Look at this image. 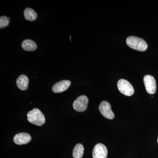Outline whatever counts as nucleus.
<instances>
[{
  "instance_id": "f257e3e1",
  "label": "nucleus",
  "mask_w": 158,
  "mask_h": 158,
  "mask_svg": "<svg viewBox=\"0 0 158 158\" xmlns=\"http://www.w3.org/2000/svg\"><path fill=\"white\" fill-rule=\"evenodd\" d=\"M126 43L131 48L140 52H144L148 48V44L145 40L135 36L128 37L126 40Z\"/></svg>"
},
{
  "instance_id": "f03ea898",
  "label": "nucleus",
  "mask_w": 158,
  "mask_h": 158,
  "mask_svg": "<svg viewBox=\"0 0 158 158\" xmlns=\"http://www.w3.org/2000/svg\"><path fill=\"white\" fill-rule=\"evenodd\" d=\"M27 119L29 122L35 125L41 126L45 123L44 115L38 109L35 108L27 113Z\"/></svg>"
},
{
  "instance_id": "7ed1b4c3",
  "label": "nucleus",
  "mask_w": 158,
  "mask_h": 158,
  "mask_svg": "<svg viewBox=\"0 0 158 158\" xmlns=\"http://www.w3.org/2000/svg\"><path fill=\"white\" fill-rule=\"evenodd\" d=\"M117 87L119 91L126 96H132L135 92L132 85L124 79H120L118 81Z\"/></svg>"
},
{
  "instance_id": "20e7f679",
  "label": "nucleus",
  "mask_w": 158,
  "mask_h": 158,
  "mask_svg": "<svg viewBox=\"0 0 158 158\" xmlns=\"http://www.w3.org/2000/svg\"><path fill=\"white\" fill-rule=\"evenodd\" d=\"M88 99L85 95L79 96L74 101L73 103V108L77 112H82L87 109Z\"/></svg>"
},
{
  "instance_id": "39448f33",
  "label": "nucleus",
  "mask_w": 158,
  "mask_h": 158,
  "mask_svg": "<svg viewBox=\"0 0 158 158\" xmlns=\"http://www.w3.org/2000/svg\"><path fill=\"white\" fill-rule=\"evenodd\" d=\"M144 83L148 93L154 94L156 91V83L155 79L152 76L147 75L144 77Z\"/></svg>"
},
{
  "instance_id": "423d86ee",
  "label": "nucleus",
  "mask_w": 158,
  "mask_h": 158,
  "mask_svg": "<svg viewBox=\"0 0 158 158\" xmlns=\"http://www.w3.org/2000/svg\"><path fill=\"white\" fill-rule=\"evenodd\" d=\"M100 112L106 118L113 119L115 117L114 113L111 109V105L108 102L102 101L99 106Z\"/></svg>"
},
{
  "instance_id": "0eeeda50",
  "label": "nucleus",
  "mask_w": 158,
  "mask_h": 158,
  "mask_svg": "<svg viewBox=\"0 0 158 158\" xmlns=\"http://www.w3.org/2000/svg\"><path fill=\"white\" fill-rule=\"evenodd\" d=\"M93 158H106L108 155V150L104 144L99 143L97 144L92 152Z\"/></svg>"
},
{
  "instance_id": "6e6552de",
  "label": "nucleus",
  "mask_w": 158,
  "mask_h": 158,
  "mask_svg": "<svg viewBox=\"0 0 158 158\" xmlns=\"http://www.w3.org/2000/svg\"><path fill=\"white\" fill-rule=\"evenodd\" d=\"M31 140V135L28 133H20L16 134L13 138V141L19 145L27 144Z\"/></svg>"
},
{
  "instance_id": "1a4fd4ad",
  "label": "nucleus",
  "mask_w": 158,
  "mask_h": 158,
  "mask_svg": "<svg viewBox=\"0 0 158 158\" xmlns=\"http://www.w3.org/2000/svg\"><path fill=\"white\" fill-rule=\"evenodd\" d=\"M70 85V81L69 80H63L55 84L52 89L54 93H61L67 90Z\"/></svg>"
},
{
  "instance_id": "9d476101",
  "label": "nucleus",
  "mask_w": 158,
  "mask_h": 158,
  "mask_svg": "<svg viewBox=\"0 0 158 158\" xmlns=\"http://www.w3.org/2000/svg\"><path fill=\"white\" fill-rule=\"evenodd\" d=\"M16 84L18 88L20 90H27L28 87V78L25 75L20 76L16 81Z\"/></svg>"
},
{
  "instance_id": "9b49d317",
  "label": "nucleus",
  "mask_w": 158,
  "mask_h": 158,
  "mask_svg": "<svg viewBox=\"0 0 158 158\" xmlns=\"http://www.w3.org/2000/svg\"><path fill=\"white\" fill-rule=\"evenodd\" d=\"M22 48L26 51H34L37 48L36 43L31 40H25L22 44Z\"/></svg>"
},
{
  "instance_id": "f8f14e48",
  "label": "nucleus",
  "mask_w": 158,
  "mask_h": 158,
  "mask_svg": "<svg viewBox=\"0 0 158 158\" xmlns=\"http://www.w3.org/2000/svg\"><path fill=\"white\" fill-rule=\"evenodd\" d=\"M25 18L27 20L33 21L37 18V13L31 8H27L24 11Z\"/></svg>"
},
{
  "instance_id": "ddd939ff",
  "label": "nucleus",
  "mask_w": 158,
  "mask_h": 158,
  "mask_svg": "<svg viewBox=\"0 0 158 158\" xmlns=\"http://www.w3.org/2000/svg\"><path fill=\"white\" fill-rule=\"evenodd\" d=\"M84 148L81 144H77L75 145L73 152V158H82L84 154Z\"/></svg>"
},
{
  "instance_id": "4468645a",
  "label": "nucleus",
  "mask_w": 158,
  "mask_h": 158,
  "mask_svg": "<svg viewBox=\"0 0 158 158\" xmlns=\"http://www.w3.org/2000/svg\"><path fill=\"white\" fill-rule=\"evenodd\" d=\"M9 19L6 16H2L0 17V28L1 29L6 27L9 25Z\"/></svg>"
},
{
  "instance_id": "2eb2a0df",
  "label": "nucleus",
  "mask_w": 158,
  "mask_h": 158,
  "mask_svg": "<svg viewBox=\"0 0 158 158\" xmlns=\"http://www.w3.org/2000/svg\"><path fill=\"white\" fill-rule=\"evenodd\" d=\"M157 141H158V138Z\"/></svg>"
}]
</instances>
